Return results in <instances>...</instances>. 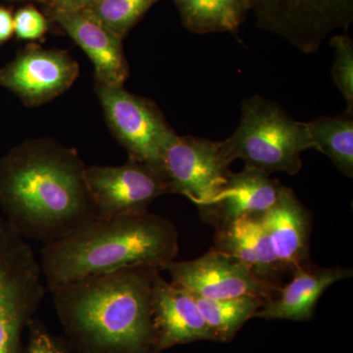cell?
I'll return each mask as SVG.
<instances>
[{"label": "cell", "mask_w": 353, "mask_h": 353, "mask_svg": "<svg viewBox=\"0 0 353 353\" xmlns=\"http://www.w3.org/2000/svg\"><path fill=\"white\" fill-rule=\"evenodd\" d=\"M162 271L170 274L172 285L206 299L257 296L269 301L282 287L262 282L238 260L213 248L196 259L172 260Z\"/></svg>", "instance_id": "cell-10"}, {"label": "cell", "mask_w": 353, "mask_h": 353, "mask_svg": "<svg viewBox=\"0 0 353 353\" xmlns=\"http://www.w3.org/2000/svg\"><path fill=\"white\" fill-rule=\"evenodd\" d=\"M259 29L313 54L334 31L353 21V0H248Z\"/></svg>", "instance_id": "cell-7"}, {"label": "cell", "mask_w": 353, "mask_h": 353, "mask_svg": "<svg viewBox=\"0 0 353 353\" xmlns=\"http://www.w3.org/2000/svg\"><path fill=\"white\" fill-rule=\"evenodd\" d=\"M14 32L21 39L36 41L43 38L48 31V21L34 7L20 9L13 17Z\"/></svg>", "instance_id": "cell-23"}, {"label": "cell", "mask_w": 353, "mask_h": 353, "mask_svg": "<svg viewBox=\"0 0 353 353\" xmlns=\"http://www.w3.org/2000/svg\"><path fill=\"white\" fill-rule=\"evenodd\" d=\"M28 329L29 341L24 353H68L66 347L41 322L32 319Z\"/></svg>", "instance_id": "cell-24"}, {"label": "cell", "mask_w": 353, "mask_h": 353, "mask_svg": "<svg viewBox=\"0 0 353 353\" xmlns=\"http://www.w3.org/2000/svg\"><path fill=\"white\" fill-rule=\"evenodd\" d=\"M159 0H97L85 12L124 39Z\"/></svg>", "instance_id": "cell-21"}, {"label": "cell", "mask_w": 353, "mask_h": 353, "mask_svg": "<svg viewBox=\"0 0 353 353\" xmlns=\"http://www.w3.org/2000/svg\"><path fill=\"white\" fill-rule=\"evenodd\" d=\"M79 74L80 66L68 51L32 44L0 69V85L17 95L25 105L37 108L64 94Z\"/></svg>", "instance_id": "cell-11"}, {"label": "cell", "mask_w": 353, "mask_h": 353, "mask_svg": "<svg viewBox=\"0 0 353 353\" xmlns=\"http://www.w3.org/2000/svg\"><path fill=\"white\" fill-rule=\"evenodd\" d=\"M220 146L230 163L241 159L245 166L269 175H296L303 167L301 154L317 150L306 123L294 120L280 104L261 95L241 102L240 124Z\"/></svg>", "instance_id": "cell-4"}, {"label": "cell", "mask_w": 353, "mask_h": 353, "mask_svg": "<svg viewBox=\"0 0 353 353\" xmlns=\"http://www.w3.org/2000/svg\"><path fill=\"white\" fill-rule=\"evenodd\" d=\"M95 92L109 129L129 157L163 171L165 148L176 134L154 101L124 87L95 83Z\"/></svg>", "instance_id": "cell-6"}, {"label": "cell", "mask_w": 353, "mask_h": 353, "mask_svg": "<svg viewBox=\"0 0 353 353\" xmlns=\"http://www.w3.org/2000/svg\"><path fill=\"white\" fill-rule=\"evenodd\" d=\"M292 280L273 299L265 301L253 318L308 321L322 294L331 285L352 278V268L320 267L309 262L292 272Z\"/></svg>", "instance_id": "cell-15"}, {"label": "cell", "mask_w": 353, "mask_h": 353, "mask_svg": "<svg viewBox=\"0 0 353 353\" xmlns=\"http://www.w3.org/2000/svg\"><path fill=\"white\" fill-rule=\"evenodd\" d=\"M307 124L317 152L324 153L347 178H353V113L320 116Z\"/></svg>", "instance_id": "cell-19"}, {"label": "cell", "mask_w": 353, "mask_h": 353, "mask_svg": "<svg viewBox=\"0 0 353 353\" xmlns=\"http://www.w3.org/2000/svg\"><path fill=\"white\" fill-rule=\"evenodd\" d=\"M281 185L269 174L245 166L232 172L219 192L197 208L202 221L221 229L241 218L263 215L275 203Z\"/></svg>", "instance_id": "cell-13"}, {"label": "cell", "mask_w": 353, "mask_h": 353, "mask_svg": "<svg viewBox=\"0 0 353 353\" xmlns=\"http://www.w3.org/2000/svg\"><path fill=\"white\" fill-rule=\"evenodd\" d=\"M41 275L31 246L0 218V353H21L23 332L46 294Z\"/></svg>", "instance_id": "cell-5"}, {"label": "cell", "mask_w": 353, "mask_h": 353, "mask_svg": "<svg viewBox=\"0 0 353 353\" xmlns=\"http://www.w3.org/2000/svg\"><path fill=\"white\" fill-rule=\"evenodd\" d=\"M152 313L155 353L192 341H216L194 296L167 282L161 272L153 280Z\"/></svg>", "instance_id": "cell-12"}, {"label": "cell", "mask_w": 353, "mask_h": 353, "mask_svg": "<svg viewBox=\"0 0 353 353\" xmlns=\"http://www.w3.org/2000/svg\"><path fill=\"white\" fill-rule=\"evenodd\" d=\"M158 272L129 267L50 290L79 352L155 353L152 290Z\"/></svg>", "instance_id": "cell-2"}, {"label": "cell", "mask_w": 353, "mask_h": 353, "mask_svg": "<svg viewBox=\"0 0 353 353\" xmlns=\"http://www.w3.org/2000/svg\"><path fill=\"white\" fill-rule=\"evenodd\" d=\"M87 166L74 148L27 139L0 160V208L24 239L62 240L99 218Z\"/></svg>", "instance_id": "cell-1"}, {"label": "cell", "mask_w": 353, "mask_h": 353, "mask_svg": "<svg viewBox=\"0 0 353 353\" xmlns=\"http://www.w3.org/2000/svg\"><path fill=\"white\" fill-rule=\"evenodd\" d=\"M194 297L202 317L214 334L216 341L233 340L241 327L253 318L266 301L257 296L227 299Z\"/></svg>", "instance_id": "cell-20"}, {"label": "cell", "mask_w": 353, "mask_h": 353, "mask_svg": "<svg viewBox=\"0 0 353 353\" xmlns=\"http://www.w3.org/2000/svg\"><path fill=\"white\" fill-rule=\"evenodd\" d=\"M183 27L194 34H236L250 12L248 0H173Z\"/></svg>", "instance_id": "cell-18"}, {"label": "cell", "mask_w": 353, "mask_h": 353, "mask_svg": "<svg viewBox=\"0 0 353 353\" xmlns=\"http://www.w3.org/2000/svg\"><path fill=\"white\" fill-rule=\"evenodd\" d=\"M334 50L332 77L345 102L347 111L353 113V41L347 34H334L330 41Z\"/></svg>", "instance_id": "cell-22"}, {"label": "cell", "mask_w": 353, "mask_h": 353, "mask_svg": "<svg viewBox=\"0 0 353 353\" xmlns=\"http://www.w3.org/2000/svg\"><path fill=\"white\" fill-rule=\"evenodd\" d=\"M13 32V16L8 10L0 7V43L10 39Z\"/></svg>", "instance_id": "cell-26"}, {"label": "cell", "mask_w": 353, "mask_h": 353, "mask_svg": "<svg viewBox=\"0 0 353 353\" xmlns=\"http://www.w3.org/2000/svg\"><path fill=\"white\" fill-rule=\"evenodd\" d=\"M51 16L94 64L95 83L124 87L129 78L130 68L122 38L85 10L74 12L51 10Z\"/></svg>", "instance_id": "cell-14"}, {"label": "cell", "mask_w": 353, "mask_h": 353, "mask_svg": "<svg viewBox=\"0 0 353 353\" xmlns=\"http://www.w3.org/2000/svg\"><path fill=\"white\" fill-rule=\"evenodd\" d=\"M85 176L101 218L145 214L157 197L172 194L163 171L130 157L120 166L87 167Z\"/></svg>", "instance_id": "cell-8"}, {"label": "cell", "mask_w": 353, "mask_h": 353, "mask_svg": "<svg viewBox=\"0 0 353 353\" xmlns=\"http://www.w3.org/2000/svg\"><path fill=\"white\" fill-rule=\"evenodd\" d=\"M212 248L238 260L266 284L281 287L283 279L289 273L274 252L261 216L241 218L216 230Z\"/></svg>", "instance_id": "cell-17"}, {"label": "cell", "mask_w": 353, "mask_h": 353, "mask_svg": "<svg viewBox=\"0 0 353 353\" xmlns=\"http://www.w3.org/2000/svg\"><path fill=\"white\" fill-rule=\"evenodd\" d=\"M261 221L285 270L292 273L310 262L311 216L294 190L281 185L275 203L261 216Z\"/></svg>", "instance_id": "cell-16"}, {"label": "cell", "mask_w": 353, "mask_h": 353, "mask_svg": "<svg viewBox=\"0 0 353 353\" xmlns=\"http://www.w3.org/2000/svg\"><path fill=\"white\" fill-rule=\"evenodd\" d=\"M179 253L170 220L148 212L97 218L62 240L46 243L41 268L50 290L82 279L134 266L162 271Z\"/></svg>", "instance_id": "cell-3"}, {"label": "cell", "mask_w": 353, "mask_h": 353, "mask_svg": "<svg viewBox=\"0 0 353 353\" xmlns=\"http://www.w3.org/2000/svg\"><path fill=\"white\" fill-rule=\"evenodd\" d=\"M34 1L46 2V3H48V0H34Z\"/></svg>", "instance_id": "cell-27"}, {"label": "cell", "mask_w": 353, "mask_h": 353, "mask_svg": "<svg viewBox=\"0 0 353 353\" xmlns=\"http://www.w3.org/2000/svg\"><path fill=\"white\" fill-rule=\"evenodd\" d=\"M230 166L220 141L197 137L176 134L162 157L172 194L187 197L197 208L210 201L225 185L232 173Z\"/></svg>", "instance_id": "cell-9"}, {"label": "cell", "mask_w": 353, "mask_h": 353, "mask_svg": "<svg viewBox=\"0 0 353 353\" xmlns=\"http://www.w3.org/2000/svg\"><path fill=\"white\" fill-rule=\"evenodd\" d=\"M95 1L97 0H48V3L50 4L51 10L74 12L85 10Z\"/></svg>", "instance_id": "cell-25"}]
</instances>
